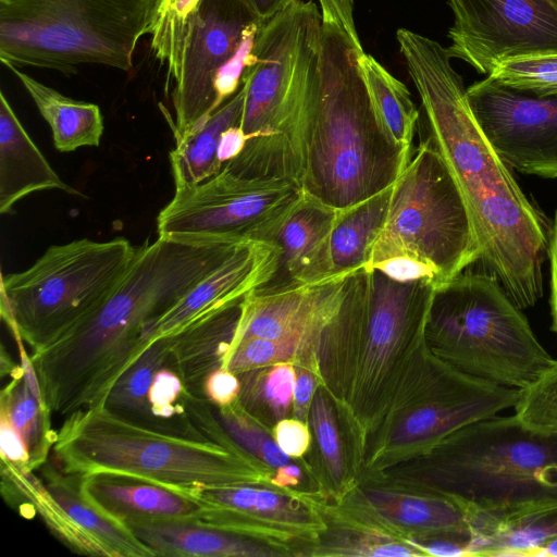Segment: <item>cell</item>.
Instances as JSON below:
<instances>
[{"instance_id":"48","label":"cell","mask_w":557,"mask_h":557,"mask_svg":"<svg viewBox=\"0 0 557 557\" xmlns=\"http://www.w3.org/2000/svg\"><path fill=\"white\" fill-rule=\"evenodd\" d=\"M550 258V272H552V296L550 307L553 324L552 329L557 334V212L554 223L552 225V233L548 247Z\"/></svg>"},{"instance_id":"36","label":"cell","mask_w":557,"mask_h":557,"mask_svg":"<svg viewBox=\"0 0 557 557\" xmlns=\"http://www.w3.org/2000/svg\"><path fill=\"white\" fill-rule=\"evenodd\" d=\"M206 0H159L150 36L154 57L177 81L186 40Z\"/></svg>"},{"instance_id":"41","label":"cell","mask_w":557,"mask_h":557,"mask_svg":"<svg viewBox=\"0 0 557 557\" xmlns=\"http://www.w3.org/2000/svg\"><path fill=\"white\" fill-rule=\"evenodd\" d=\"M272 435L280 448L294 459L305 457L312 445V433L308 422L294 417L278 420Z\"/></svg>"},{"instance_id":"7","label":"cell","mask_w":557,"mask_h":557,"mask_svg":"<svg viewBox=\"0 0 557 557\" xmlns=\"http://www.w3.org/2000/svg\"><path fill=\"white\" fill-rule=\"evenodd\" d=\"M430 490L461 508L493 510L557 499V436L513 416H495L451 433L430 450L380 475Z\"/></svg>"},{"instance_id":"37","label":"cell","mask_w":557,"mask_h":557,"mask_svg":"<svg viewBox=\"0 0 557 557\" xmlns=\"http://www.w3.org/2000/svg\"><path fill=\"white\" fill-rule=\"evenodd\" d=\"M216 419L228 437L245 453L273 470L290 463L272 435V429L250 414L239 401L214 407Z\"/></svg>"},{"instance_id":"35","label":"cell","mask_w":557,"mask_h":557,"mask_svg":"<svg viewBox=\"0 0 557 557\" xmlns=\"http://www.w3.org/2000/svg\"><path fill=\"white\" fill-rule=\"evenodd\" d=\"M239 401L245 409L269 428L292 414L296 368L280 362L238 374Z\"/></svg>"},{"instance_id":"30","label":"cell","mask_w":557,"mask_h":557,"mask_svg":"<svg viewBox=\"0 0 557 557\" xmlns=\"http://www.w3.org/2000/svg\"><path fill=\"white\" fill-rule=\"evenodd\" d=\"M244 101L245 88L242 85L205 122L176 141L170 152L175 188L200 183L222 170L218 158L220 138L227 128L240 125Z\"/></svg>"},{"instance_id":"14","label":"cell","mask_w":557,"mask_h":557,"mask_svg":"<svg viewBox=\"0 0 557 557\" xmlns=\"http://www.w3.org/2000/svg\"><path fill=\"white\" fill-rule=\"evenodd\" d=\"M258 28L240 0L205 1L186 40L172 96L175 141L239 90Z\"/></svg>"},{"instance_id":"46","label":"cell","mask_w":557,"mask_h":557,"mask_svg":"<svg viewBox=\"0 0 557 557\" xmlns=\"http://www.w3.org/2000/svg\"><path fill=\"white\" fill-rule=\"evenodd\" d=\"M300 0H240L259 26L284 12Z\"/></svg>"},{"instance_id":"26","label":"cell","mask_w":557,"mask_h":557,"mask_svg":"<svg viewBox=\"0 0 557 557\" xmlns=\"http://www.w3.org/2000/svg\"><path fill=\"white\" fill-rule=\"evenodd\" d=\"M244 297L168 336L169 366L181 375L190 394L202 397L205 379L222 367L233 345Z\"/></svg>"},{"instance_id":"21","label":"cell","mask_w":557,"mask_h":557,"mask_svg":"<svg viewBox=\"0 0 557 557\" xmlns=\"http://www.w3.org/2000/svg\"><path fill=\"white\" fill-rule=\"evenodd\" d=\"M338 211L302 194L268 240L278 247L280 262L262 287L307 285L333 276L331 237Z\"/></svg>"},{"instance_id":"43","label":"cell","mask_w":557,"mask_h":557,"mask_svg":"<svg viewBox=\"0 0 557 557\" xmlns=\"http://www.w3.org/2000/svg\"><path fill=\"white\" fill-rule=\"evenodd\" d=\"M0 449L1 461L23 471L33 472L29 467V455L23 438L3 417H0Z\"/></svg>"},{"instance_id":"4","label":"cell","mask_w":557,"mask_h":557,"mask_svg":"<svg viewBox=\"0 0 557 557\" xmlns=\"http://www.w3.org/2000/svg\"><path fill=\"white\" fill-rule=\"evenodd\" d=\"M361 52L336 24L322 23L320 94L295 146L302 194L339 211L392 186L411 158L376 116Z\"/></svg>"},{"instance_id":"18","label":"cell","mask_w":557,"mask_h":557,"mask_svg":"<svg viewBox=\"0 0 557 557\" xmlns=\"http://www.w3.org/2000/svg\"><path fill=\"white\" fill-rule=\"evenodd\" d=\"M354 273L307 285L249 292L243 299L232 347L261 337L297 342L317 355L322 332L338 311Z\"/></svg>"},{"instance_id":"52","label":"cell","mask_w":557,"mask_h":557,"mask_svg":"<svg viewBox=\"0 0 557 557\" xmlns=\"http://www.w3.org/2000/svg\"><path fill=\"white\" fill-rule=\"evenodd\" d=\"M557 1V0H556Z\"/></svg>"},{"instance_id":"20","label":"cell","mask_w":557,"mask_h":557,"mask_svg":"<svg viewBox=\"0 0 557 557\" xmlns=\"http://www.w3.org/2000/svg\"><path fill=\"white\" fill-rule=\"evenodd\" d=\"M313 503L325 528L311 557H417L422 553L366 499L358 484L338 499L315 492Z\"/></svg>"},{"instance_id":"6","label":"cell","mask_w":557,"mask_h":557,"mask_svg":"<svg viewBox=\"0 0 557 557\" xmlns=\"http://www.w3.org/2000/svg\"><path fill=\"white\" fill-rule=\"evenodd\" d=\"M65 417L52 451L67 473L124 474L186 496L231 485L272 486L273 469L210 440L138 423L103 405Z\"/></svg>"},{"instance_id":"31","label":"cell","mask_w":557,"mask_h":557,"mask_svg":"<svg viewBox=\"0 0 557 557\" xmlns=\"http://www.w3.org/2000/svg\"><path fill=\"white\" fill-rule=\"evenodd\" d=\"M393 185L346 210L338 211L331 237L332 275L349 274L364 269L369 249L385 222Z\"/></svg>"},{"instance_id":"45","label":"cell","mask_w":557,"mask_h":557,"mask_svg":"<svg viewBox=\"0 0 557 557\" xmlns=\"http://www.w3.org/2000/svg\"><path fill=\"white\" fill-rule=\"evenodd\" d=\"M322 21L336 24L361 46L354 20V0H319Z\"/></svg>"},{"instance_id":"3","label":"cell","mask_w":557,"mask_h":557,"mask_svg":"<svg viewBox=\"0 0 557 557\" xmlns=\"http://www.w3.org/2000/svg\"><path fill=\"white\" fill-rule=\"evenodd\" d=\"M435 288L356 271L317 349L319 384L336 405L356 472L367 442L429 352L425 323Z\"/></svg>"},{"instance_id":"39","label":"cell","mask_w":557,"mask_h":557,"mask_svg":"<svg viewBox=\"0 0 557 557\" xmlns=\"http://www.w3.org/2000/svg\"><path fill=\"white\" fill-rule=\"evenodd\" d=\"M487 76L521 92L557 97V51L507 59L496 65Z\"/></svg>"},{"instance_id":"42","label":"cell","mask_w":557,"mask_h":557,"mask_svg":"<svg viewBox=\"0 0 557 557\" xmlns=\"http://www.w3.org/2000/svg\"><path fill=\"white\" fill-rule=\"evenodd\" d=\"M240 381L237 374L226 368H218L205 379L202 397L214 407H224L239 398Z\"/></svg>"},{"instance_id":"13","label":"cell","mask_w":557,"mask_h":557,"mask_svg":"<svg viewBox=\"0 0 557 557\" xmlns=\"http://www.w3.org/2000/svg\"><path fill=\"white\" fill-rule=\"evenodd\" d=\"M301 195L290 177H245L222 169L175 188L158 215V234L190 244L268 242Z\"/></svg>"},{"instance_id":"28","label":"cell","mask_w":557,"mask_h":557,"mask_svg":"<svg viewBox=\"0 0 557 557\" xmlns=\"http://www.w3.org/2000/svg\"><path fill=\"white\" fill-rule=\"evenodd\" d=\"M312 445L305 459L317 492L338 499L358 484L349 441L337 408L322 385H318L308 416Z\"/></svg>"},{"instance_id":"12","label":"cell","mask_w":557,"mask_h":557,"mask_svg":"<svg viewBox=\"0 0 557 557\" xmlns=\"http://www.w3.org/2000/svg\"><path fill=\"white\" fill-rule=\"evenodd\" d=\"M520 393L466 374L429 350L371 433L358 482L423 455L459 429L513 408Z\"/></svg>"},{"instance_id":"17","label":"cell","mask_w":557,"mask_h":557,"mask_svg":"<svg viewBox=\"0 0 557 557\" xmlns=\"http://www.w3.org/2000/svg\"><path fill=\"white\" fill-rule=\"evenodd\" d=\"M483 134L509 166L557 178V97H539L500 85L488 76L467 88Z\"/></svg>"},{"instance_id":"33","label":"cell","mask_w":557,"mask_h":557,"mask_svg":"<svg viewBox=\"0 0 557 557\" xmlns=\"http://www.w3.org/2000/svg\"><path fill=\"white\" fill-rule=\"evenodd\" d=\"M359 65L381 124L400 147L411 151L420 112L408 88L364 51L359 57Z\"/></svg>"},{"instance_id":"27","label":"cell","mask_w":557,"mask_h":557,"mask_svg":"<svg viewBox=\"0 0 557 557\" xmlns=\"http://www.w3.org/2000/svg\"><path fill=\"white\" fill-rule=\"evenodd\" d=\"M127 528L154 557L283 556L263 542L194 521L141 522L128 524Z\"/></svg>"},{"instance_id":"29","label":"cell","mask_w":557,"mask_h":557,"mask_svg":"<svg viewBox=\"0 0 557 557\" xmlns=\"http://www.w3.org/2000/svg\"><path fill=\"white\" fill-rule=\"evenodd\" d=\"M21 82L49 124L54 147L71 152L81 147H97L103 134V116L95 103L75 100L36 81L16 67H8Z\"/></svg>"},{"instance_id":"38","label":"cell","mask_w":557,"mask_h":557,"mask_svg":"<svg viewBox=\"0 0 557 557\" xmlns=\"http://www.w3.org/2000/svg\"><path fill=\"white\" fill-rule=\"evenodd\" d=\"M280 362L308 368L317 375V355L313 351L297 342L261 337H251L234 345L222 367L238 375Z\"/></svg>"},{"instance_id":"24","label":"cell","mask_w":557,"mask_h":557,"mask_svg":"<svg viewBox=\"0 0 557 557\" xmlns=\"http://www.w3.org/2000/svg\"><path fill=\"white\" fill-rule=\"evenodd\" d=\"M79 476L83 495L104 515L126 527L141 522L198 520L200 505L165 486L109 472Z\"/></svg>"},{"instance_id":"10","label":"cell","mask_w":557,"mask_h":557,"mask_svg":"<svg viewBox=\"0 0 557 557\" xmlns=\"http://www.w3.org/2000/svg\"><path fill=\"white\" fill-rule=\"evenodd\" d=\"M137 249L124 237L50 246L26 270L2 274L3 321L32 352L57 342L108 299Z\"/></svg>"},{"instance_id":"44","label":"cell","mask_w":557,"mask_h":557,"mask_svg":"<svg viewBox=\"0 0 557 557\" xmlns=\"http://www.w3.org/2000/svg\"><path fill=\"white\" fill-rule=\"evenodd\" d=\"M296 368L292 417L308 422L310 407L319 385L318 376L305 367Z\"/></svg>"},{"instance_id":"15","label":"cell","mask_w":557,"mask_h":557,"mask_svg":"<svg viewBox=\"0 0 557 557\" xmlns=\"http://www.w3.org/2000/svg\"><path fill=\"white\" fill-rule=\"evenodd\" d=\"M42 480L14 467L2 473L1 490L24 517L37 513L70 549L102 557H154L124 524L94 506L81 491V476L47 461ZM33 515V513H32Z\"/></svg>"},{"instance_id":"11","label":"cell","mask_w":557,"mask_h":557,"mask_svg":"<svg viewBox=\"0 0 557 557\" xmlns=\"http://www.w3.org/2000/svg\"><path fill=\"white\" fill-rule=\"evenodd\" d=\"M466 201L443 159L422 138L393 185L388 212L371 245L366 271L406 258L421 263L435 289L480 260Z\"/></svg>"},{"instance_id":"22","label":"cell","mask_w":557,"mask_h":557,"mask_svg":"<svg viewBox=\"0 0 557 557\" xmlns=\"http://www.w3.org/2000/svg\"><path fill=\"white\" fill-rule=\"evenodd\" d=\"M358 487L374 510L404 536L419 543L453 539L467 549L463 510L448 496L377 478L362 479Z\"/></svg>"},{"instance_id":"50","label":"cell","mask_w":557,"mask_h":557,"mask_svg":"<svg viewBox=\"0 0 557 557\" xmlns=\"http://www.w3.org/2000/svg\"><path fill=\"white\" fill-rule=\"evenodd\" d=\"M540 556L557 557V537L548 542L541 550Z\"/></svg>"},{"instance_id":"32","label":"cell","mask_w":557,"mask_h":557,"mask_svg":"<svg viewBox=\"0 0 557 557\" xmlns=\"http://www.w3.org/2000/svg\"><path fill=\"white\" fill-rule=\"evenodd\" d=\"M9 377L0 393V417L5 418L23 438L34 471L48 461L58 431L52 428L51 410L41 406L27 387L22 367L17 366Z\"/></svg>"},{"instance_id":"25","label":"cell","mask_w":557,"mask_h":557,"mask_svg":"<svg viewBox=\"0 0 557 557\" xmlns=\"http://www.w3.org/2000/svg\"><path fill=\"white\" fill-rule=\"evenodd\" d=\"M77 190L65 184L17 119L0 92V212L11 213L14 205L32 193Z\"/></svg>"},{"instance_id":"8","label":"cell","mask_w":557,"mask_h":557,"mask_svg":"<svg viewBox=\"0 0 557 557\" xmlns=\"http://www.w3.org/2000/svg\"><path fill=\"white\" fill-rule=\"evenodd\" d=\"M159 0L0 2V61L7 67L76 74L82 65L128 72L150 34Z\"/></svg>"},{"instance_id":"2","label":"cell","mask_w":557,"mask_h":557,"mask_svg":"<svg viewBox=\"0 0 557 557\" xmlns=\"http://www.w3.org/2000/svg\"><path fill=\"white\" fill-rule=\"evenodd\" d=\"M246 243L190 244L159 236L139 246L108 299L57 342L32 352L52 413L103 405L149 346V329Z\"/></svg>"},{"instance_id":"49","label":"cell","mask_w":557,"mask_h":557,"mask_svg":"<svg viewBox=\"0 0 557 557\" xmlns=\"http://www.w3.org/2000/svg\"><path fill=\"white\" fill-rule=\"evenodd\" d=\"M16 367H17V364H15L12 361L10 356H8V354L5 352L4 347L2 346V348H1V374H2V376L9 375Z\"/></svg>"},{"instance_id":"5","label":"cell","mask_w":557,"mask_h":557,"mask_svg":"<svg viewBox=\"0 0 557 557\" xmlns=\"http://www.w3.org/2000/svg\"><path fill=\"white\" fill-rule=\"evenodd\" d=\"M322 23L317 4L300 0L259 26L243 75L239 126L248 141L222 169L297 181V135L321 87Z\"/></svg>"},{"instance_id":"40","label":"cell","mask_w":557,"mask_h":557,"mask_svg":"<svg viewBox=\"0 0 557 557\" xmlns=\"http://www.w3.org/2000/svg\"><path fill=\"white\" fill-rule=\"evenodd\" d=\"M517 419L529 430L557 436V359L522 389L513 407Z\"/></svg>"},{"instance_id":"9","label":"cell","mask_w":557,"mask_h":557,"mask_svg":"<svg viewBox=\"0 0 557 557\" xmlns=\"http://www.w3.org/2000/svg\"><path fill=\"white\" fill-rule=\"evenodd\" d=\"M429 350L455 369L522 391L554 359L493 275L462 272L434 290L425 323Z\"/></svg>"},{"instance_id":"23","label":"cell","mask_w":557,"mask_h":557,"mask_svg":"<svg viewBox=\"0 0 557 557\" xmlns=\"http://www.w3.org/2000/svg\"><path fill=\"white\" fill-rule=\"evenodd\" d=\"M463 510L467 556H540L557 537V499L503 509Z\"/></svg>"},{"instance_id":"34","label":"cell","mask_w":557,"mask_h":557,"mask_svg":"<svg viewBox=\"0 0 557 557\" xmlns=\"http://www.w3.org/2000/svg\"><path fill=\"white\" fill-rule=\"evenodd\" d=\"M169 358L168 337L151 342L111 387L103 406L124 418L157 428L150 412L148 393L157 371L169 363Z\"/></svg>"},{"instance_id":"47","label":"cell","mask_w":557,"mask_h":557,"mask_svg":"<svg viewBox=\"0 0 557 557\" xmlns=\"http://www.w3.org/2000/svg\"><path fill=\"white\" fill-rule=\"evenodd\" d=\"M248 136L243 128L232 126L227 128L221 136L218 147V158L222 165L235 159L245 148Z\"/></svg>"},{"instance_id":"51","label":"cell","mask_w":557,"mask_h":557,"mask_svg":"<svg viewBox=\"0 0 557 557\" xmlns=\"http://www.w3.org/2000/svg\"><path fill=\"white\" fill-rule=\"evenodd\" d=\"M5 1H8V0H0V2H5Z\"/></svg>"},{"instance_id":"16","label":"cell","mask_w":557,"mask_h":557,"mask_svg":"<svg viewBox=\"0 0 557 557\" xmlns=\"http://www.w3.org/2000/svg\"><path fill=\"white\" fill-rule=\"evenodd\" d=\"M450 58L488 75L500 62L557 51L556 0H447Z\"/></svg>"},{"instance_id":"19","label":"cell","mask_w":557,"mask_h":557,"mask_svg":"<svg viewBox=\"0 0 557 557\" xmlns=\"http://www.w3.org/2000/svg\"><path fill=\"white\" fill-rule=\"evenodd\" d=\"M278 262L280 249L273 243L244 244L149 329V343L171 336L203 315L267 285L275 276Z\"/></svg>"},{"instance_id":"1","label":"cell","mask_w":557,"mask_h":557,"mask_svg":"<svg viewBox=\"0 0 557 557\" xmlns=\"http://www.w3.org/2000/svg\"><path fill=\"white\" fill-rule=\"evenodd\" d=\"M396 38L421 100L424 138L448 168L469 210L480 245L479 263L517 307L533 306L543 295L549 221L483 134L447 48L405 28Z\"/></svg>"}]
</instances>
